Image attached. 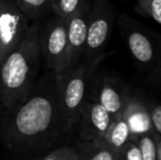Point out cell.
Here are the masks:
<instances>
[{
  "label": "cell",
  "instance_id": "1",
  "mask_svg": "<svg viewBox=\"0 0 161 160\" xmlns=\"http://www.w3.org/2000/svg\"><path fill=\"white\" fill-rule=\"evenodd\" d=\"M71 139L65 130L53 71H44L30 93L12 109H1L0 141L12 158L38 160Z\"/></svg>",
  "mask_w": 161,
  "mask_h": 160
},
{
  "label": "cell",
  "instance_id": "2",
  "mask_svg": "<svg viewBox=\"0 0 161 160\" xmlns=\"http://www.w3.org/2000/svg\"><path fill=\"white\" fill-rule=\"evenodd\" d=\"M42 65L38 22H34L24 39L0 65V103L2 110L12 109L30 93L40 77Z\"/></svg>",
  "mask_w": 161,
  "mask_h": 160
},
{
  "label": "cell",
  "instance_id": "3",
  "mask_svg": "<svg viewBox=\"0 0 161 160\" xmlns=\"http://www.w3.org/2000/svg\"><path fill=\"white\" fill-rule=\"evenodd\" d=\"M101 63H85L81 60L74 68L55 73L56 92L64 119L67 134L72 137L79 114L86 101L89 100L91 79Z\"/></svg>",
  "mask_w": 161,
  "mask_h": 160
},
{
  "label": "cell",
  "instance_id": "4",
  "mask_svg": "<svg viewBox=\"0 0 161 160\" xmlns=\"http://www.w3.org/2000/svg\"><path fill=\"white\" fill-rule=\"evenodd\" d=\"M122 36L134 63L153 82L161 79V36L126 13L119 15Z\"/></svg>",
  "mask_w": 161,
  "mask_h": 160
},
{
  "label": "cell",
  "instance_id": "5",
  "mask_svg": "<svg viewBox=\"0 0 161 160\" xmlns=\"http://www.w3.org/2000/svg\"><path fill=\"white\" fill-rule=\"evenodd\" d=\"M115 21V9L110 0H92L88 20L82 62L102 63Z\"/></svg>",
  "mask_w": 161,
  "mask_h": 160
},
{
  "label": "cell",
  "instance_id": "6",
  "mask_svg": "<svg viewBox=\"0 0 161 160\" xmlns=\"http://www.w3.org/2000/svg\"><path fill=\"white\" fill-rule=\"evenodd\" d=\"M38 41L46 70L60 73L67 69V21L49 14L38 22Z\"/></svg>",
  "mask_w": 161,
  "mask_h": 160
},
{
  "label": "cell",
  "instance_id": "7",
  "mask_svg": "<svg viewBox=\"0 0 161 160\" xmlns=\"http://www.w3.org/2000/svg\"><path fill=\"white\" fill-rule=\"evenodd\" d=\"M134 88L115 73L102 70L94 73L89 89V100L101 104L113 119L122 113Z\"/></svg>",
  "mask_w": 161,
  "mask_h": 160
},
{
  "label": "cell",
  "instance_id": "8",
  "mask_svg": "<svg viewBox=\"0 0 161 160\" xmlns=\"http://www.w3.org/2000/svg\"><path fill=\"white\" fill-rule=\"evenodd\" d=\"M31 24L14 0H0V65L24 39Z\"/></svg>",
  "mask_w": 161,
  "mask_h": 160
},
{
  "label": "cell",
  "instance_id": "9",
  "mask_svg": "<svg viewBox=\"0 0 161 160\" xmlns=\"http://www.w3.org/2000/svg\"><path fill=\"white\" fill-rule=\"evenodd\" d=\"M92 0H86L67 21V69L74 68L82 59L87 39L88 20ZM66 69V70H67Z\"/></svg>",
  "mask_w": 161,
  "mask_h": 160
},
{
  "label": "cell",
  "instance_id": "10",
  "mask_svg": "<svg viewBox=\"0 0 161 160\" xmlns=\"http://www.w3.org/2000/svg\"><path fill=\"white\" fill-rule=\"evenodd\" d=\"M113 116L96 101L87 100L79 114L76 130L77 138L81 141L103 139Z\"/></svg>",
  "mask_w": 161,
  "mask_h": 160
},
{
  "label": "cell",
  "instance_id": "11",
  "mask_svg": "<svg viewBox=\"0 0 161 160\" xmlns=\"http://www.w3.org/2000/svg\"><path fill=\"white\" fill-rule=\"evenodd\" d=\"M151 103L153 101L146 94L134 89L121 113L129 127L130 138L136 139L140 135L153 130L150 118Z\"/></svg>",
  "mask_w": 161,
  "mask_h": 160
},
{
  "label": "cell",
  "instance_id": "12",
  "mask_svg": "<svg viewBox=\"0 0 161 160\" xmlns=\"http://www.w3.org/2000/svg\"><path fill=\"white\" fill-rule=\"evenodd\" d=\"M81 160H119L117 154L103 141H81L72 138Z\"/></svg>",
  "mask_w": 161,
  "mask_h": 160
},
{
  "label": "cell",
  "instance_id": "13",
  "mask_svg": "<svg viewBox=\"0 0 161 160\" xmlns=\"http://www.w3.org/2000/svg\"><path fill=\"white\" fill-rule=\"evenodd\" d=\"M129 138H130L129 127L127 123H126V121L122 116V114H119L116 118L113 119L112 123L108 126V130H106L105 135H104L103 141L119 156V150L127 143Z\"/></svg>",
  "mask_w": 161,
  "mask_h": 160
},
{
  "label": "cell",
  "instance_id": "14",
  "mask_svg": "<svg viewBox=\"0 0 161 160\" xmlns=\"http://www.w3.org/2000/svg\"><path fill=\"white\" fill-rule=\"evenodd\" d=\"M14 2L31 23L42 21L53 13L51 0H14Z\"/></svg>",
  "mask_w": 161,
  "mask_h": 160
},
{
  "label": "cell",
  "instance_id": "15",
  "mask_svg": "<svg viewBox=\"0 0 161 160\" xmlns=\"http://www.w3.org/2000/svg\"><path fill=\"white\" fill-rule=\"evenodd\" d=\"M38 160H81V157L71 139L52 148Z\"/></svg>",
  "mask_w": 161,
  "mask_h": 160
},
{
  "label": "cell",
  "instance_id": "16",
  "mask_svg": "<svg viewBox=\"0 0 161 160\" xmlns=\"http://www.w3.org/2000/svg\"><path fill=\"white\" fill-rule=\"evenodd\" d=\"M157 138L158 134L153 130L136 138L142 160H157Z\"/></svg>",
  "mask_w": 161,
  "mask_h": 160
},
{
  "label": "cell",
  "instance_id": "17",
  "mask_svg": "<svg viewBox=\"0 0 161 160\" xmlns=\"http://www.w3.org/2000/svg\"><path fill=\"white\" fill-rule=\"evenodd\" d=\"M134 11L161 25V0H137L134 6Z\"/></svg>",
  "mask_w": 161,
  "mask_h": 160
},
{
  "label": "cell",
  "instance_id": "18",
  "mask_svg": "<svg viewBox=\"0 0 161 160\" xmlns=\"http://www.w3.org/2000/svg\"><path fill=\"white\" fill-rule=\"evenodd\" d=\"M86 2V0H51L52 11L62 18H69Z\"/></svg>",
  "mask_w": 161,
  "mask_h": 160
},
{
  "label": "cell",
  "instance_id": "19",
  "mask_svg": "<svg viewBox=\"0 0 161 160\" xmlns=\"http://www.w3.org/2000/svg\"><path fill=\"white\" fill-rule=\"evenodd\" d=\"M119 160H142L136 139L129 138L127 143L122 147L119 154Z\"/></svg>",
  "mask_w": 161,
  "mask_h": 160
},
{
  "label": "cell",
  "instance_id": "20",
  "mask_svg": "<svg viewBox=\"0 0 161 160\" xmlns=\"http://www.w3.org/2000/svg\"><path fill=\"white\" fill-rule=\"evenodd\" d=\"M150 118L153 130L161 136V104L153 102L150 107Z\"/></svg>",
  "mask_w": 161,
  "mask_h": 160
},
{
  "label": "cell",
  "instance_id": "21",
  "mask_svg": "<svg viewBox=\"0 0 161 160\" xmlns=\"http://www.w3.org/2000/svg\"><path fill=\"white\" fill-rule=\"evenodd\" d=\"M157 160H161V136L157 138Z\"/></svg>",
  "mask_w": 161,
  "mask_h": 160
},
{
  "label": "cell",
  "instance_id": "22",
  "mask_svg": "<svg viewBox=\"0 0 161 160\" xmlns=\"http://www.w3.org/2000/svg\"><path fill=\"white\" fill-rule=\"evenodd\" d=\"M0 113H1V103H0Z\"/></svg>",
  "mask_w": 161,
  "mask_h": 160
},
{
  "label": "cell",
  "instance_id": "23",
  "mask_svg": "<svg viewBox=\"0 0 161 160\" xmlns=\"http://www.w3.org/2000/svg\"><path fill=\"white\" fill-rule=\"evenodd\" d=\"M160 36H161V35H160Z\"/></svg>",
  "mask_w": 161,
  "mask_h": 160
}]
</instances>
